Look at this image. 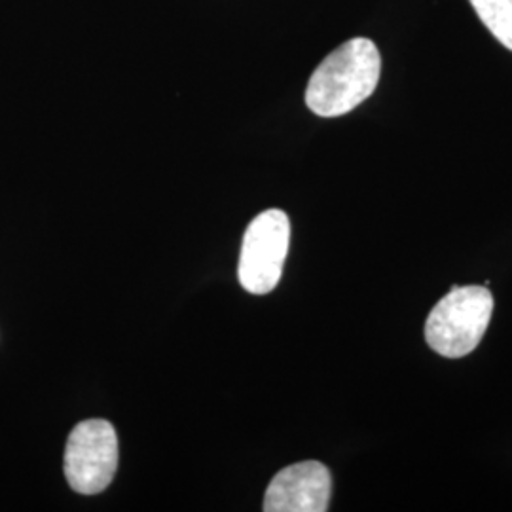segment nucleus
<instances>
[{"instance_id": "6", "label": "nucleus", "mask_w": 512, "mask_h": 512, "mask_svg": "<svg viewBox=\"0 0 512 512\" xmlns=\"http://www.w3.org/2000/svg\"><path fill=\"white\" fill-rule=\"evenodd\" d=\"M480 21L507 50H512V0H471Z\"/></svg>"}, {"instance_id": "1", "label": "nucleus", "mask_w": 512, "mask_h": 512, "mask_svg": "<svg viewBox=\"0 0 512 512\" xmlns=\"http://www.w3.org/2000/svg\"><path fill=\"white\" fill-rule=\"evenodd\" d=\"M382 57L368 38H353L327 55L311 74L306 105L323 118L344 116L366 101L380 82Z\"/></svg>"}, {"instance_id": "3", "label": "nucleus", "mask_w": 512, "mask_h": 512, "mask_svg": "<svg viewBox=\"0 0 512 512\" xmlns=\"http://www.w3.org/2000/svg\"><path fill=\"white\" fill-rule=\"evenodd\" d=\"M291 222L279 209L260 213L247 226L239 255V283L251 294L274 291L289 253Z\"/></svg>"}, {"instance_id": "2", "label": "nucleus", "mask_w": 512, "mask_h": 512, "mask_svg": "<svg viewBox=\"0 0 512 512\" xmlns=\"http://www.w3.org/2000/svg\"><path fill=\"white\" fill-rule=\"evenodd\" d=\"M492 313L494 294L488 287H454L429 313L425 340L442 357H465L482 342Z\"/></svg>"}, {"instance_id": "5", "label": "nucleus", "mask_w": 512, "mask_h": 512, "mask_svg": "<svg viewBox=\"0 0 512 512\" xmlns=\"http://www.w3.org/2000/svg\"><path fill=\"white\" fill-rule=\"evenodd\" d=\"M332 478L319 461H302L274 476L264 495L266 512L329 511Z\"/></svg>"}, {"instance_id": "4", "label": "nucleus", "mask_w": 512, "mask_h": 512, "mask_svg": "<svg viewBox=\"0 0 512 512\" xmlns=\"http://www.w3.org/2000/svg\"><path fill=\"white\" fill-rule=\"evenodd\" d=\"M118 469V437L105 420L78 423L65 448V478L74 492L101 494Z\"/></svg>"}]
</instances>
